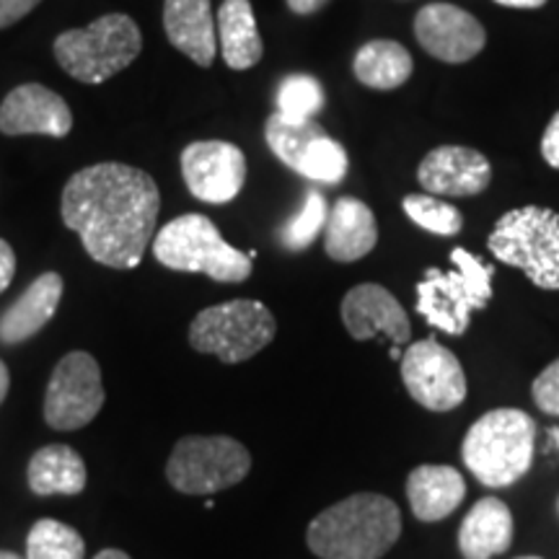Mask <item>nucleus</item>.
Wrapping results in <instances>:
<instances>
[{
	"label": "nucleus",
	"mask_w": 559,
	"mask_h": 559,
	"mask_svg": "<svg viewBox=\"0 0 559 559\" xmlns=\"http://www.w3.org/2000/svg\"><path fill=\"white\" fill-rule=\"evenodd\" d=\"M86 544L68 523L41 519L26 536V559H83Z\"/></svg>",
	"instance_id": "26"
},
{
	"label": "nucleus",
	"mask_w": 559,
	"mask_h": 559,
	"mask_svg": "<svg viewBox=\"0 0 559 559\" xmlns=\"http://www.w3.org/2000/svg\"><path fill=\"white\" fill-rule=\"evenodd\" d=\"M104 407L102 370L94 355L75 349L55 366L45 396V419L52 430H81Z\"/></svg>",
	"instance_id": "11"
},
{
	"label": "nucleus",
	"mask_w": 559,
	"mask_h": 559,
	"mask_svg": "<svg viewBox=\"0 0 559 559\" xmlns=\"http://www.w3.org/2000/svg\"><path fill=\"white\" fill-rule=\"evenodd\" d=\"M181 177L198 200L226 205L247 181V156L226 140H194L181 151Z\"/></svg>",
	"instance_id": "13"
},
{
	"label": "nucleus",
	"mask_w": 559,
	"mask_h": 559,
	"mask_svg": "<svg viewBox=\"0 0 559 559\" xmlns=\"http://www.w3.org/2000/svg\"><path fill=\"white\" fill-rule=\"evenodd\" d=\"M73 128V111L41 83L16 86L0 104V132L3 135H50L66 138Z\"/></svg>",
	"instance_id": "16"
},
{
	"label": "nucleus",
	"mask_w": 559,
	"mask_h": 559,
	"mask_svg": "<svg viewBox=\"0 0 559 559\" xmlns=\"http://www.w3.org/2000/svg\"><path fill=\"white\" fill-rule=\"evenodd\" d=\"M557 513H559V498H557Z\"/></svg>",
	"instance_id": "40"
},
{
	"label": "nucleus",
	"mask_w": 559,
	"mask_h": 559,
	"mask_svg": "<svg viewBox=\"0 0 559 559\" xmlns=\"http://www.w3.org/2000/svg\"><path fill=\"white\" fill-rule=\"evenodd\" d=\"M264 138L270 151L300 177L319 185H340L347 177V151L319 122L293 120L275 111L264 124Z\"/></svg>",
	"instance_id": "10"
},
{
	"label": "nucleus",
	"mask_w": 559,
	"mask_h": 559,
	"mask_svg": "<svg viewBox=\"0 0 559 559\" xmlns=\"http://www.w3.org/2000/svg\"><path fill=\"white\" fill-rule=\"evenodd\" d=\"M13 275H16V254L9 241L0 239V293L9 288Z\"/></svg>",
	"instance_id": "33"
},
{
	"label": "nucleus",
	"mask_w": 559,
	"mask_h": 559,
	"mask_svg": "<svg viewBox=\"0 0 559 559\" xmlns=\"http://www.w3.org/2000/svg\"><path fill=\"white\" fill-rule=\"evenodd\" d=\"M62 298V277L58 272H45L26 288L16 304L0 317V342L19 345L32 340L55 317Z\"/></svg>",
	"instance_id": "22"
},
{
	"label": "nucleus",
	"mask_w": 559,
	"mask_h": 559,
	"mask_svg": "<svg viewBox=\"0 0 559 559\" xmlns=\"http://www.w3.org/2000/svg\"><path fill=\"white\" fill-rule=\"evenodd\" d=\"M536 423L523 409H492L466 432L461 459L479 485L502 489L526 477L534 464Z\"/></svg>",
	"instance_id": "3"
},
{
	"label": "nucleus",
	"mask_w": 559,
	"mask_h": 559,
	"mask_svg": "<svg viewBox=\"0 0 559 559\" xmlns=\"http://www.w3.org/2000/svg\"><path fill=\"white\" fill-rule=\"evenodd\" d=\"M513 513L500 498H481L459 528V549L464 559H492L513 544Z\"/></svg>",
	"instance_id": "21"
},
{
	"label": "nucleus",
	"mask_w": 559,
	"mask_h": 559,
	"mask_svg": "<svg viewBox=\"0 0 559 559\" xmlns=\"http://www.w3.org/2000/svg\"><path fill=\"white\" fill-rule=\"evenodd\" d=\"M156 260L174 272H200L215 283H243L251 277V260L223 239L218 226L200 213L166 223L153 241Z\"/></svg>",
	"instance_id": "5"
},
{
	"label": "nucleus",
	"mask_w": 559,
	"mask_h": 559,
	"mask_svg": "<svg viewBox=\"0 0 559 559\" xmlns=\"http://www.w3.org/2000/svg\"><path fill=\"white\" fill-rule=\"evenodd\" d=\"M415 62L407 47L391 39H373L366 41L353 60V73L362 86L376 91L400 88L409 81Z\"/></svg>",
	"instance_id": "25"
},
{
	"label": "nucleus",
	"mask_w": 559,
	"mask_h": 559,
	"mask_svg": "<svg viewBox=\"0 0 559 559\" xmlns=\"http://www.w3.org/2000/svg\"><path fill=\"white\" fill-rule=\"evenodd\" d=\"M404 213L419 228L438 236H459L464 228V215L449 202L438 200L436 194H407L402 200Z\"/></svg>",
	"instance_id": "27"
},
{
	"label": "nucleus",
	"mask_w": 559,
	"mask_h": 559,
	"mask_svg": "<svg viewBox=\"0 0 559 559\" xmlns=\"http://www.w3.org/2000/svg\"><path fill=\"white\" fill-rule=\"evenodd\" d=\"M498 5H506V9H542L547 5V0H495Z\"/></svg>",
	"instance_id": "35"
},
{
	"label": "nucleus",
	"mask_w": 559,
	"mask_h": 559,
	"mask_svg": "<svg viewBox=\"0 0 559 559\" xmlns=\"http://www.w3.org/2000/svg\"><path fill=\"white\" fill-rule=\"evenodd\" d=\"M342 321L353 340L386 337L391 347L407 345L412 337L409 317L404 306L383 285H355L342 300Z\"/></svg>",
	"instance_id": "15"
},
{
	"label": "nucleus",
	"mask_w": 559,
	"mask_h": 559,
	"mask_svg": "<svg viewBox=\"0 0 559 559\" xmlns=\"http://www.w3.org/2000/svg\"><path fill=\"white\" fill-rule=\"evenodd\" d=\"M402 513L386 495L358 492L321 510L306 544L321 559H381L400 542Z\"/></svg>",
	"instance_id": "2"
},
{
	"label": "nucleus",
	"mask_w": 559,
	"mask_h": 559,
	"mask_svg": "<svg viewBox=\"0 0 559 559\" xmlns=\"http://www.w3.org/2000/svg\"><path fill=\"white\" fill-rule=\"evenodd\" d=\"M277 321L260 300H228L202 309L190 324V345L234 366L262 353L275 340Z\"/></svg>",
	"instance_id": "8"
},
{
	"label": "nucleus",
	"mask_w": 559,
	"mask_h": 559,
	"mask_svg": "<svg viewBox=\"0 0 559 559\" xmlns=\"http://www.w3.org/2000/svg\"><path fill=\"white\" fill-rule=\"evenodd\" d=\"M419 185L430 194L445 198H474L492 181V166L485 153L466 145H440L423 158L417 169Z\"/></svg>",
	"instance_id": "17"
},
{
	"label": "nucleus",
	"mask_w": 559,
	"mask_h": 559,
	"mask_svg": "<svg viewBox=\"0 0 559 559\" xmlns=\"http://www.w3.org/2000/svg\"><path fill=\"white\" fill-rule=\"evenodd\" d=\"M215 29L223 60L230 70H249L262 60L264 45L249 0H223Z\"/></svg>",
	"instance_id": "23"
},
{
	"label": "nucleus",
	"mask_w": 559,
	"mask_h": 559,
	"mask_svg": "<svg viewBox=\"0 0 559 559\" xmlns=\"http://www.w3.org/2000/svg\"><path fill=\"white\" fill-rule=\"evenodd\" d=\"M407 498L415 519L436 523L449 519L466 498V481L453 466L423 464L409 472Z\"/></svg>",
	"instance_id": "20"
},
{
	"label": "nucleus",
	"mask_w": 559,
	"mask_h": 559,
	"mask_svg": "<svg viewBox=\"0 0 559 559\" xmlns=\"http://www.w3.org/2000/svg\"><path fill=\"white\" fill-rule=\"evenodd\" d=\"M9 389H11V373H9V368H5V362L0 360V404L5 402Z\"/></svg>",
	"instance_id": "36"
},
{
	"label": "nucleus",
	"mask_w": 559,
	"mask_h": 559,
	"mask_svg": "<svg viewBox=\"0 0 559 559\" xmlns=\"http://www.w3.org/2000/svg\"><path fill=\"white\" fill-rule=\"evenodd\" d=\"M251 469V456L228 436H187L174 445L166 479L185 495H215L239 485Z\"/></svg>",
	"instance_id": "9"
},
{
	"label": "nucleus",
	"mask_w": 559,
	"mask_h": 559,
	"mask_svg": "<svg viewBox=\"0 0 559 559\" xmlns=\"http://www.w3.org/2000/svg\"><path fill=\"white\" fill-rule=\"evenodd\" d=\"M0 559H21V557L13 555V551H0Z\"/></svg>",
	"instance_id": "38"
},
{
	"label": "nucleus",
	"mask_w": 559,
	"mask_h": 559,
	"mask_svg": "<svg viewBox=\"0 0 559 559\" xmlns=\"http://www.w3.org/2000/svg\"><path fill=\"white\" fill-rule=\"evenodd\" d=\"M166 37L181 55L200 68H210L218 52V29H215L210 0H166L164 3Z\"/></svg>",
	"instance_id": "18"
},
{
	"label": "nucleus",
	"mask_w": 559,
	"mask_h": 559,
	"mask_svg": "<svg viewBox=\"0 0 559 559\" xmlns=\"http://www.w3.org/2000/svg\"><path fill=\"white\" fill-rule=\"evenodd\" d=\"M52 50L58 66L70 79L96 86L138 60L143 50V37L130 16L107 13L91 21L86 29L62 32L55 39Z\"/></svg>",
	"instance_id": "6"
},
{
	"label": "nucleus",
	"mask_w": 559,
	"mask_h": 559,
	"mask_svg": "<svg viewBox=\"0 0 559 559\" xmlns=\"http://www.w3.org/2000/svg\"><path fill=\"white\" fill-rule=\"evenodd\" d=\"M285 3H288V9L293 13H298V16H311V13L324 9L330 0H285Z\"/></svg>",
	"instance_id": "34"
},
{
	"label": "nucleus",
	"mask_w": 559,
	"mask_h": 559,
	"mask_svg": "<svg viewBox=\"0 0 559 559\" xmlns=\"http://www.w3.org/2000/svg\"><path fill=\"white\" fill-rule=\"evenodd\" d=\"M39 3L41 0H0V29L13 26L16 21L29 16Z\"/></svg>",
	"instance_id": "31"
},
{
	"label": "nucleus",
	"mask_w": 559,
	"mask_h": 559,
	"mask_svg": "<svg viewBox=\"0 0 559 559\" xmlns=\"http://www.w3.org/2000/svg\"><path fill=\"white\" fill-rule=\"evenodd\" d=\"M531 394H534L536 407H539L544 415L559 417V358L555 362H549V366L536 376Z\"/></svg>",
	"instance_id": "30"
},
{
	"label": "nucleus",
	"mask_w": 559,
	"mask_h": 559,
	"mask_svg": "<svg viewBox=\"0 0 559 559\" xmlns=\"http://www.w3.org/2000/svg\"><path fill=\"white\" fill-rule=\"evenodd\" d=\"M453 270H425L417 283V313L432 330L461 337L469 330L474 311H481L492 298L495 267L464 247L451 251Z\"/></svg>",
	"instance_id": "4"
},
{
	"label": "nucleus",
	"mask_w": 559,
	"mask_h": 559,
	"mask_svg": "<svg viewBox=\"0 0 559 559\" xmlns=\"http://www.w3.org/2000/svg\"><path fill=\"white\" fill-rule=\"evenodd\" d=\"M326 218H330V207H326L324 194L319 190H311L306 194L300 213L293 221L285 223V228L280 230V241H283L285 249L304 251L317 241V236L326 226Z\"/></svg>",
	"instance_id": "29"
},
{
	"label": "nucleus",
	"mask_w": 559,
	"mask_h": 559,
	"mask_svg": "<svg viewBox=\"0 0 559 559\" xmlns=\"http://www.w3.org/2000/svg\"><path fill=\"white\" fill-rule=\"evenodd\" d=\"M402 381L412 400L430 412H451L466 400L464 368L436 337L419 340L404 349Z\"/></svg>",
	"instance_id": "12"
},
{
	"label": "nucleus",
	"mask_w": 559,
	"mask_h": 559,
	"mask_svg": "<svg viewBox=\"0 0 559 559\" xmlns=\"http://www.w3.org/2000/svg\"><path fill=\"white\" fill-rule=\"evenodd\" d=\"M542 156L551 169H559V111L551 117V122L542 135Z\"/></svg>",
	"instance_id": "32"
},
{
	"label": "nucleus",
	"mask_w": 559,
	"mask_h": 559,
	"mask_svg": "<svg viewBox=\"0 0 559 559\" xmlns=\"http://www.w3.org/2000/svg\"><path fill=\"white\" fill-rule=\"evenodd\" d=\"M324 107V88L313 75L293 73L277 86V111L293 120H313Z\"/></svg>",
	"instance_id": "28"
},
{
	"label": "nucleus",
	"mask_w": 559,
	"mask_h": 559,
	"mask_svg": "<svg viewBox=\"0 0 559 559\" xmlns=\"http://www.w3.org/2000/svg\"><path fill=\"white\" fill-rule=\"evenodd\" d=\"M94 559H130V555H124L120 549H104Z\"/></svg>",
	"instance_id": "37"
},
{
	"label": "nucleus",
	"mask_w": 559,
	"mask_h": 559,
	"mask_svg": "<svg viewBox=\"0 0 559 559\" xmlns=\"http://www.w3.org/2000/svg\"><path fill=\"white\" fill-rule=\"evenodd\" d=\"M29 489L39 498L50 495H81L86 489V464L66 443L45 445L29 461Z\"/></svg>",
	"instance_id": "24"
},
{
	"label": "nucleus",
	"mask_w": 559,
	"mask_h": 559,
	"mask_svg": "<svg viewBox=\"0 0 559 559\" xmlns=\"http://www.w3.org/2000/svg\"><path fill=\"white\" fill-rule=\"evenodd\" d=\"M158 210L156 179L117 160L75 171L60 198L66 226L81 236L91 260L111 270L138 267L156 230Z\"/></svg>",
	"instance_id": "1"
},
{
	"label": "nucleus",
	"mask_w": 559,
	"mask_h": 559,
	"mask_svg": "<svg viewBox=\"0 0 559 559\" xmlns=\"http://www.w3.org/2000/svg\"><path fill=\"white\" fill-rule=\"evenodd\" d=\"M415 37L425 52L453 66L474 60L487 45L485 26L453 3L423 5L415 16Z\"/></svg>",
	"instance_id": "14"
},
{
	"label": "nucleus",
	"mask_w": 559,
	"mask_h": 559,
	"mask_svg": "<svg viewBox=\"0 0 559 559\" xmlns=\"http://www.w3.org/2000/svg\"><path fill=\"white\" fill-rule=\"evenodd\" d=\"M519 559H542V557H519Z\"/></svg>",
	"instance_id": "39"
},
{
	"label": "nucleus",
	"mask_w": 559,
	"mask_h": 559,
	"mask_svg": "<svg viewBox=\"0 0 559 559\" xmlns=\"http://www.w3.org/2000/svg\"><path fill=\"white\" fill-rule=\"evenodd\" d=\"M487 247L519 267L536 288L559 290V213L542 205L515 207L495 223Z\"/></svg>",
	"instance_id": "7"
},
{
	"label": "nucleus",
	"mask_w": 559,
	"mask_h": 559,
	"mask_svg": "<svg viewBox=\"0 0 559 559\" xmlns=\"http://www.w3.org/2000/svg\"><path fill=\"white\" fill-rule=\"evenodd\" d=\"M379 241L376 215L362 200L340 198L324 226V251L334 262H358Z\"/></svg>",
	"instance_id": "19"
}]
</instances>
